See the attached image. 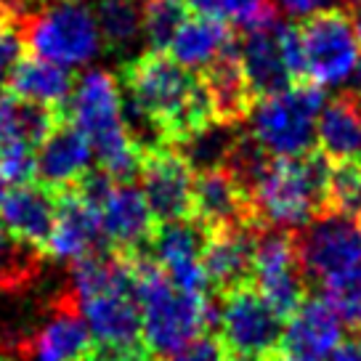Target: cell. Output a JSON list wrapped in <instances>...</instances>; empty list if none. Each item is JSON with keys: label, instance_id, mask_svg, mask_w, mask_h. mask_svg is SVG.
Returning <instances> with one entry per match:
<instances>
[{"label": "cell", "instance_id": "cell-1", "mask_svg": "<svg viewBox=\"0 0 361 361\" xmlns=\"http://www.w3.org/2000/svg\"><path fill=\"white\" fill-rule=\"evenodd\" d=\"M123 93L149 114L170 147L215 123L213 104L197 72L183 67L168 51H147L123 67Z\"/></svg>", "mask_w": 361, "mask_h": 361}, {"label": "cell", "instance_id": "cell-2", "mask_svg": "<svg viewBox=\"0 0 361 361\" xmlns=\"http://www.w3.org/2000/svg\"><path fill=\"white\" fill-rule=\"evenodd\" d=\"M130 263L135 298L144 319V343L152 359L170 356L192 340L218 329L221 311L210 300L213 295L178 290L149 252L130 255Z\"/></svg>", "mask_w": 361, "mask_h": 361}, {"label": "cell", "instance_id": "cell-3", "mask_svg": "<svg viewBox=\"0 0 361 361\" xmlns=\"http://www.w3.org/2000/svg\"><path fill=\"white\" fill-rule=\"evenodd\" d=\"M67 117L85 133L93 154L117 183H133L141 173V149L128 135L123 120V88L112 72L90 69L75 82Z\"/></svg>", "mask_w": 361, "mask_h": 361}, {"label": "cell", "instance_id": "cell-4", "mask_svg": "<svg viewBox=\"0 0 361 361\" xmlns=\"http://www.w3.org/2000/svg\"><path fill=\"white\" fill-rule=\"evenodd\" d=\"M332 162L316 147L303 157H274L252 197L260 224L300 228L327 210V180Z\"/></svg>", "mask_w": 361, "mask_h": 361}, {"label": "cell", "instance_id": "cell-5", "mask_svg": "<svg viewBox=\"0 0 361 361\" xmlns=\"http://www.w3.org/2000/svg\"><path fill=\"white\" fill-rule=\"evenodd\" d=\"M324 109V88L298 80L290 88L258 99L250 114V133L274 157H303L316 149V125Z\"/></svg>", "mask_w": 361, "mask_h": 361}, {"label": "cell", "instance_id": "cell-6", "mask_svg": "<svg viewBox=\"0 0 361 361\" xmlns=\"http://www.w3.org/2000/svg\"><path fill=\"white\" fill-rule=\"evenodd\" d=\"M24 48L64 67L88 64L102 51V30L88 0H59L22 19Z\"/></svg>", "mask_w": 361, "mask_h": 361}, {"label": "cell", "instance_id": "cell-7", "mask_svg": "<svg viewBox=\"0 0 361 361\" xmlns=\"http://www.w3.org/2000/svg\"><path fill=\"white\" fill-rule=\"evenodd\" d=\"M218 338L231 361H269L279 356L284 319L269 305L255 284L221 298Z\"/></svg>", "mask_w": 361, "mask_h": 361}, {"label": "cell", "instance_id": "cell-8", "mask_svg": "<svg viewBox=\"0 0 361 361\" xmlns=\"http://www.w3.org/2000/svg\"><path fill=\"white\" fill-rule=\"evenodd\" d=\"M295 245L308 287H322L361 266V224L324 210L305 226L295 228Z\"/></svg>", "mask_w": 361, "mask_h": 361}, {"label": "cell", "instance_id": "cell-9", "mask_svg": "<svg viewBox=\"0 0 361 361\" xmlns=\"http://www.w3.org/2000/svg\"><path fill=\"white\" fill-rule=\"evenodd\" d=\"M255 287L284 322L305 303L308 282L300 269L295 228L258 226L255 234Z\"/></svg>", "mask_w": 361, "mask_h": 361}, {"label": "cell", "instance_id": "cell-10", "mask_svg": "<svg viewBox=\"0 0 361 361\" xmlns=\"http://www.w3.org/2000/svg\"><path fill=\"white\" fill-rule=\"evenodd\" d=\"M300 27L305 51V78L316 85H340L359 61V40L348 11L322 8L305 16Z\"/></svg>", "mask_w": 361, "mask_h": 361}, {"label": "cell", "instance_id": "cell-11", "mask_svg": "<svg viewBox=\"0 0 361 361\" xmlns=\"http://www.w3.org/2000/svg\"><path fill=\"white\" fill-rule=\"evenodd\" d=\"M8 343L30 361H82L96 345L72 290L48 303L45 319L32 335H19Z\"/></svg>", "mask_w": 361, "mask_h": 361}, {"label": "cell", "instance_id": "cell-12", "mask_svg": "<svg viewBox=\"0 0 361 361\" xmlns=\"http://www.w3.org/2000/svg\"><path fill=\"white\" fill-rule=\"evenodd\" d=\"M141 192L157 224L192 218L194 170L176 147L152 149L141 159Z\"/></svg>", "mask_w": 361, "mask_h": 361}, {"label": "cell", "instance_id": "cell-13", "mask_svg": "<svg viewBox=\"0 0 361 361\" xmlns=\"http://www.w3.org/2000/svg\"><path fill=\"white\" fill-rule=\"evenodd\" d=\"M204 239H207V228L197 224L194 218L157 224L154 234L149 239L147 252L162 266L168 279L178 290L210 295V284H207L202 266Z\"/></svg>", "mask_w": 361, "mask_h": 361}, {"label": "cell", "instance_id": "cell-14", "mask_svg": "<svg viewBox=\"0 0 361 361\" xmlns=\"http://www.w3.org/2000/svg\"><path fill=\"white\" fill-rule=\"evenodd\" d=\"M255 234L258 226H228L207 231L202 250L210 295H224L255 284Z\"/></svg>", "mask_w": 361, "mask_h": 361}, {"label": "cell", "instance_id": "cell-15", "mask_svg": "<svg viewBox=\"0 0 361 361\" xmlns=\"http://www.w3.org/2000/svg\"><path fill=\"white\" fill-rule=\"evenodd\" d=\"M282 16L279 11L263 16L258 22L239 27V51H242V64L247 72V80L255 96H274L279 90L290 88L295 80L290 75V67L284 61L282 51Z\"/></svg>", "mask_w": 361, "mask_h": 361}, {"label": "cell", "instance_id": "cell-16", "mask_svg": "<svg viewBox=\"0 0 361 361\" xmlns=\"http://www.w3.org/2000/svg\"><path fill=\"white\" fill-rule=\"evenodd\" d=\"M78 303L96 343L125 350H149L144 343V319L133 284L114 287Z\"/></svg>", "mask_w": 361, "mask_h": 361}, {"label": "cell", "instance_id": "cell-17", "mask_svg": "<svg viewBox=\"0 0 361 361\" xmlns=\"http://www.w3.org/2000/svg\"><path fill=\"white\" fill-rule=\"evenodd\" d=\"M345 322L327 298L308 295L284 324L279 356L290 361H324L343 340Z\"/></svg>", "mask_w": 361, "mask_h": 361}, {"label": "cell", "instance_id": "cell-18", "mask_svg": "<svg viewBox=\"0 0 361 361\" xmlns=\"http://www.w3.org/2000/svg\"><path fill=\"white\" fill-rule=\"evenodd\" d=\"M197 75H200L204 90L210 96L215 123L242 125L245 120H250V114H252L255 104H258V96H255L252 85H250L245 64H242V51H239L237 35Z\"/></svg>", "mask_w": 361, "mask_h": 361}, {"label": "cell", "instance_id": "cell-19", "mask_svg": "<svg viewBox=\"0 0 361 361\" xmlns=\"http://www.w3.org/2000/svg\"><path fill=\"white\" fill-rule=\"evenodd\" d=\"M99 250H109L99 210L90 207L75 186L56 192V221L45 255L75 263Z\"/></svg>", "mask_w": 361, "mask_h": 361}, {"label": "cell", "instance_id": "cell-20", "mask_svg": "<svg viewBox=\"0 0 361 361\" xmlns=\"http://www.w3.org/2000/svg\"><path fill=\"white\" fill-rule=\"evenodd\" d=\"M192 218L207 231L228 226H263L255 204L226 168L194 173Z\"/></svg>", "mask_w": 361, "mask_h": 361}, {"label": "cell", "instance_id": "cell-21", "mask_svg": "<svg viewBox=\"0 0 361 361\" xmlns=\"http://www.w3.org/2000/svg\"><path fill=\"white\" fill-rule=\"evenodd\" d=\"M35 157H37L35 180L48 186L51 192L75 186L93 168V147L67 114L45 135Z\"/></svg>", "mask_w": 361, "mask_h": 361}, {"label": "cell", "instance_id": "cell-22", "mask_svg": "<svg viewBox=\"0 0 361 361\" xmlns=\"http://www.w3.org/2000/svg\"><path fill=\"white\" fill-rule=\"evenodd\" d=\"M56 221V192L43 183H22L11 186L0 200V224L8 228L13 239L45 255L48 239Z\"/></svg>", "mask_w": 361, "mask_h": 361}, {"label": "cell", "instance_id": "cell-23", "mask_svg": "<svg viewBox=\"0 0 361 361\" xmlns=\"http://www.w3.org/2000/svg\"><path fill=\"white\" fill-rule=\"evenodd\" d=\"M99 215H102L109 247L123 255L147 252L157 221L149 210L141 189H135L133 183H117L112 194L106 197L104 207L99 210Z\"/></svg>", "mask_w": 361, "mask_h": 361}, {"label": "cell", "instance_id": "cell-24", "mask_svg": "<svg viewBox=\"0 0 361 361\" xmlns=\"http://www.w3.org/2000/svg\"><path fill=\"white\" fill-rule=\"evenodd\" d=\"M316 147L329 162L361 157V102L350 90L324 104L316 125Z\"/></svg>", "mask_w": 361, "mask_h": 361}, {"label": "cell", "instance_id": "cell-25", "mask_svg": "<svg viewBox=\"0 0 361 361\" xmlns=\"http://www.w3.org/2000/svg\"><path fill=\"white\" fill-rule=\"evenodd\" d=\"M6 90L22 99H32L45 106L54 109H67L72 90H75V80L69 75V69L64 64L48 61L40 56H22V61L16 64L11 72V78L6 82Z\"/></svg>", "mask_w": 361, "mask_h": 361}, {"label": "cell", "instance_id": "cell-26", "mask_svg": "<svg viewBox=\"0 0 361 361\" xmlns=\"http://www.w3.org/2000/svg\"><path fill=\"white\" fill-rule=\"evenodd\" d=\"M234 35L237 32H234L231 22L197 13V16H189L183 27L176 32L168 54L192 72H200L224 51Z\"/></svg>", "mask_w": 361, "mask_h": 361}, {"label": "cell", "instance_id": "cell-27", "mask_svg": "<svg viewBox=\"0 0 361 361\" xmlns=\"http://www.w3.org/2000/svg\"><path fill=\"white\" fill-rule=\"evenodd\" d=\"M64 114L67 112L45 106V104L32 102V99L13 96L8 90L0 93V128L11 135L13 141H24L35 149L43 144V138L54 130V125Z\"/></svg>", "mask_w": 361, "mask_h": 361}, {"label": "cell", "instance_id": "cell-28", "mask_svg": "<svg viewBox=\"0 0 361 361\" xmlns=\"http://www.w3.org/2000/svg\"><path fill=\"white\" fill-rule=\"evenodd\" d=\"M93 13L109 51H128L144 37V0H96Z\"/></svg>", "mask_w": 361, "mask_h": 361}, {"label": "cell", "instance_id": "cell-29", "mask_svg": "<svg viewBox=\"0 0 361 361\" xmlns=\"http://www.w3.org/2000/svg\"><path fill=\"white\" fill-rule=\"evenodd\" d=\"M239 128L237 125H224V123H210L189 133L186 138H180L176 149L194 173H204V170L224 168L231 147L237 141Z\"/></svg>", "mask_w": 361, "mask_h": 361}, {"label": "cell", "instance_id": "cell-30", "mask_svg": "<svg viewBox=\"0 0 361 361\" xmlns=\"http://www.w3.org/2000/svg\"><path fill=\"white\" fill-rule=\"evenodd\" d=\"M40 250L24 245L8 234V228L0 224V293H19L35 282L43 263Z\"/></svg>", "mask_w": 361, "mask_h": 361}, {"label": "cell", "instance_id": "cell-31", "mask_svg": "<svg viewBox=\"0 0 361 361\" xmlns=\"http://www.w3.org/2000/svg\"><path fill=\"white\" fill-rule=\"evenodd\" d=\"M186 19V0H144V40L149 51H168Z\"/></svg>", "mask_w": 361, "mask_h": 361}, {"label": "cell", "instance_id": "cell-32", "mask_svg": "<svg viewBox=\"0 0 361 361\" xmlns=\"http://www.w3.org/2000/svg\"><path fill=\"white\" fill-rule=\"evenodd\" d=\"M327 210L361 224V159L332 162L327 180Z\"/></svg>", "mask_w": 361, "mask_h": 361}, {"label": "cell", "instance_id": "cell-33", "mask_svg": "<svg viewBox=\"0 0 361 361\" xmlns=\"http://www.w3.org/2000/svg\"><path fill=\"white\" fill-rule=\"evenodd\" d=\"M324 298L350 329H361V266L324 284Z\"/></svg>", "mask_w": 361, "mask_h": 361}, {"label": "cell", "instance_id": "cell-34", "mask_svg": "<svg viewBox=\"0 0 361 361\" xmlns=\"http://www.w3.org/2000/svg\"><path fill=\"white\" fill-rule=\"evenodd\" d=\"M154 361H231L228 350L224 348L221 338L215 332H207L202 338L192 340L189 345H183L180 350L170 353V356H159Z\"/></svg>", "mask_w": 361, "mask_h": 361}, {"label": "cell", "instance_id": "cell-35", "mask_svg": "<svg viewBox=\"0 0 361 361\" xmlns=\"http://www.w3.org/2000/svg\"><path fill=\"white\" fill-rule=\"evenodd\" d=\"M22 54H24L22 27L13 22L0 24V88H6L11 72L22 61Z\"/></svg>", "mask_w": 361, "mask_h": 361}, {"label": "cell", "instance_id": "cell-36", "mask_svg": "<svg viewBox=\"0 0 361 361\" xmlns=\"http://www.w3.org/2000/svg\"><path fill=\"white\" fill-rule=\"evenodd\" d=\"M274 11L279 8L271 0H221V16L226 22H234L237 27H247Z\"/></svg>", "mask_w": 361, "mask_h": 361}, {"label": "cell", "instance_id": "cell-37", "mask_svg": "<svg viewBox=\"0 0 361 361\" xmlns=\"http://www.w3.org/2000/svg\"><path fill=\"white\" fill-rule=\"evenodd\" d=\"M82 361H154V359H152L149 350H125V348H112V345L96 343Z\"/></svg>", "mask_w": 361, "mask_h": 361}, {"label": "cell", "instance_id": "cell-38", "mask_svg": "<svg viewBox=\"0 0 361 361\" xmlns=\"http://www.w3.org/2000/svg\"><path fill=\"white\" fill-rule=\"evenodd\" d=\"M327 6V0H276V8L287 16H311V13L322 11Z\"/></svg>", "mask_w": 361, "mask_h": 361}, {"label": "cell", "instance_id": "cell-39", "mask_svg": "<svg viewBox=\"0 0 361 361\" xmlns=\"http://www.w3.org/2000/svg\"><path fill=\"white\" fill-rule=\"evenodd\" d=\"M329 361H361V332L340 340L338 348L329 353Z\"/></svg>", "mask_w": 361, "mask_h": 361}, {"label": "cell", "instance_id": "cell-40", "mask_svg": "<svg viewBox=\"0 0 361 361\" xmlns=\"http://www.w3.org/2000/svg\"><path fill=\"white\" fill-rule=\"evenodd\" d=\"M186 6L192 11L202 13V16H218V19H224L221 16V0H186Z\"/></svg>", "mask_w": 361, "mask_h": 361}, {"label": "cell", "instance_id": "cell-41", "mask_svg": "<svg viewBox=\"0 0 361 361\" xmlns=\"http://www.w3.org/2000/svg\"><path fill=\"white\" fill-rule=\"evenodd\" d=\"M0 361H30V359L13 348L11 343H0Z\"/></svg>", "mask_w": 361, "mask_h": 361}, {"label": "cell", "instance_id": "cell-42", "mask_svg": "<svg viewBox=\"0 0 361 361\" xmlns=\"http://www.w3.org/2000/svg\"><path fill=\"white\" fill-rule=\"evenodd\" d=\"M348 16H350V24H353V32H356V40L361 45V3H350Z\"/></svg>", "mask_w": 361, "mask_h": 361}, {"label": "cell", "instance_id": "cell-43", "mask_svg": "<svg viewBox=\"0 0 361 361\" xmlns=\"http://www.w3.org/2000/svg\"><path fill=\"white\" fill-rule=\"evenodd\" d=\"M348 90L361 102V59L356 61V67H353V72H350V88H348Z\"/></svg>", "mask_w": 361, "mask_h": 361}, {"label": "cell", "instance_id": "cell-44", "mask_svg": "<svg viewBox=\"0 0 361 361\" xmlns=\"http://www.w3.org/2000/svg\"><path fill=\"white\" fill-rule=\"evenodd\" d=\"M19 24V19H16V16H13L11 13V8H8V6H6V3H0V24Z\"/></svg>", "mask_w": 361, "mask_h": 361}, {"label": "cell", "instance_id": "cell-45", "mask_svg": "<svg viewBox=\"0 0 361 361\" xmlns=\"http://www.w3.org/2000/svg\"><path fill=\"white\" fill-rule=\"evenodd\" d=\"M8 192V189H6V183H3V180H0V200H3V194Z\"/></svg>", "mask_w": 361, "mask_h": 361}, {"label": "cell", "instance_id": "cell-46", "mask_svg": "<svg viewBox=\"0 0 361 361\" xmlns=\"http://www.w3.org/2000/svg\"><path fill=\"white\" fill-rule=\"evenodd\" d=\"M269 361H290V359H284V356H274V359H269Z\"/></svg>", "mask_w": 361, "mask_h": 361}, {"label": "cell", "instance_id": "cell-47", "mask_svg": "<svg viewBox=\"0 0 361 361\" xmlns=\"http://www.w3.org/2000/svg\"><path fill=\"white\" fill-rule=\"evenodd\" d=\"M345 3H348V6H350V3H361V0H345Z\"/></svg>", "mask_w": 361, "mask_h": 361}]
</instances>
